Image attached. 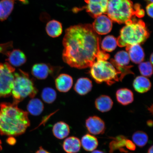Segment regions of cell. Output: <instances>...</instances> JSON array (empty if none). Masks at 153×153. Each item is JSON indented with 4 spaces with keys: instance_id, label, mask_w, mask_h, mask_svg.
I'll return each mask as SVG.
<instances>
[{
    "instance_id": "44dd1931",
    "label": "cell",
    "mask_w": 153,
    "mask_h": 153,
    "mask_svg": "<svg viewBox=\"0 0 153 153\" xmlns=\"http://www.w3.org/2000/svg\"><path fill=\"white\" fill-rule=\"evenodd\" d=\"M53 135L57 138L59 139H64L69 134V126L64 122H57L53 126Z\"/></svg>"
},
{
    "instance_id": "8d00e7d4",
    "label": "cell",
    "mask_w": 153,
    "mask_h": 153,
    "mask_svg": "<svg viewBox=\"0 0 153 153\" xmlns=\"http://www.w3.org/2000/svg\"><path fill=\"white\" fill-rule=\"evenodd\" d=\"M91 153H105V152L100 150H94Z\"/></svg>"
},
{
    "instance_id": "ffe728a7",
    "label": "cell",
    "mask_w": 153,
    "mask_h": 153,
    "mask_svg": "<svg viewBox=\"0 0 153 153\" xmlns=\"http://www.w3.org/2000/svg\"><path fill=\"white\" fill-rule=\"evenodd\" d=\"M45 29L47 33L50 37H57L62 33V25L59 21L53 20L48 23Z\"/></svg>"
},
{
    "instance_id": "9a60e30c",
    "label": "cell",
    "mask_w": 153,
    "mask_h": 153,
    "mask_svg": "<svg viewBox=\"0 0 153 153\" xmlns=\"http://www.w3.org/2000/svg\"><path fill=\"white\" fill-rule=\"evenodd\" d=\"M81 142L77 137H68L63 143V148L67 153H76L81 148Z\"/></svg>"
},
{
    "instance_id": "e575fe53",
    "label": "cell",
    "mask_w": 153,
    "mask_h": 153,
    "mask_svg": "<svg viewBox=\"0 0 153 153\" xmlns=\"http://www.w3.org/2000/svg\"><path fill=\"white\" fill-rule=\"evenodd\" d=\"M36 153H50L45 150L42 147H40L39 150L36 152Z\"/></svg>"
},
{
    "instance_id": "7402d4cb",
    "label": "cell",
    "mask_w": 153,
    "mask_h": 153,
    "mask_svg": "<svg viewBox=\"0 0 153 153\" xmlns=\"http://www.w3.org/2000/svg\"><path fill=\"white\" fill-rule=\"evenodd\" d=\"M117 99L118 102L123 105H127L132 102L134 101L133 94L127 88L120 89L117 91Z\"/></svg>"
},
{
    "instance_id": "3957f363",
    "label": "cell",
    "mask_w": 153,
    "mask_h": 153,
    "mask_svg": "<svg viewBox=\"0 0 153 153\" xmlns=\"http://www.w3.org/2000/svg\"><path fill=\"white\" fill-rule=\"evenodd\" d=\"M107 14L112 21L126 25L132 22L135 16L142 18L145 13L140 5H134L131 0H109Z\"/></svg>"
},
{
    "instance_id": "30bf717a",
    "label": "cell",
    "mask_w": 153,
    "mask_h": 153,
    "mask_svg": "<svg viewBox=\"0 0 153 153\" xmlns=\"http://www.w3.org/2000/svg\"><path fill=\"white\" fill-rule=\"evenodd\" d=\"M85 126L89 132L95 135L104 133L106 128L104 122L97 116L88 118L86 120Z\"/></svg>"
},
{
    "instance_id": "f546056e",
    "label": "cell",
    "mask_w": 153,
    "mask_h": 153,
    "mask_svg": "<svg viewBox=\"0 0 153 153\" xmlns=\"http://www.w3.org/2000/svg\"><path fill=\"white\" fill-rule=\"evenodd\" d=\"M139 70L141 74L144 76L150 77L153 73L152 64L150 62H141L139 66Z\"/></svg>"
},
{
    "instance_id": "ba28073f",
    "label": "cell",
    "mask_w": 153,
    "mask_h": 153,
    "mask_svg": "<svg viewBox=\"0 0 153 153\" xmlns=\"http://www.w3.org/2000/svg\"><path fill=\"white\" fill-rule=\"evenodd\" d=\"M109 0H85L87 5L85 8L86 11L95 18L102 15L107 14V7Z\"/></svg>"
},
{
    "instance_id": "603a6c76",
    "label": "cell",
    "mask_w": 153,
    "mask_h": 153,
    "mask_svg": "<svg viewBox=\"0 0 153 153\" xmlns=\"http://www.w3.org/2000/svg\"><path fill=\"white\" fill-rule=\"evenodd\" d=\"M81 142L83 148L87 152H93L98 145V141L97 137L89 134L84 135Z\"/></svg>"
},
{
    "instance_id": "cb8c5ba5",
    "label": "cell",
    "mask_w": 153,
    "mask_h": 153,
    "mask_svg": "<svg viewBox=\"0 0 153 153\" xmlns=\"http://www.w3.org/2000/svg\"><path fill=\"white\" fill-rule=\"evenodd\" d=\"M44 108V105L39 99L32 98L29 102L27 106L28 112L32 115L38 116L43 112Z\"/></svg>"
},
{
    "instance_id": "d6986e66",
    "label": "cell",
    "mask_w": 153,
    "mask_h": 153,
    "mask_svg": "<svg viewBox=\"0 0 153 153\" xmlns=\"http://www.w3.org/2000/svg\"><path fill=\"white\" fill-rule=\"evenodd\" d=\"M113 105V102L111 99L108 96H100L95 101L96 108L102 112L109 111L111 109Z\"/></svg>"
},
{
    "instance_id": "1f68e13d",
    "label": "cell",
    "mask_w": 153,
    "mask_h": 153,
    "mask_svg": "<svg viewBox=\"0 0 153 153\" xmlns=\"http://www.w3.org/2000/svg\"><path fill=\"white\" fill-rule=\"evenodd\" d=\"M125 146L130 150L134 151L136 149L135 143L129 139L126 140Z\"/></svg>"
},
{
    "instance_id": "9c48e42d",
    "label": "cell",
    "mask_w": 153,
    "mask_h": 153,
    "mask_svg": "<svg viewBox=\"0 0 153 153\" xmlns=\"http://www.w3.org/2000/svg\"><path fill=\"white\" fill-rule=\"evenodd\" d=\"M95 18L92 25L94 31L100 35L110 33L112 27L111 20L108 17L104 15H99Z\"/></svg>"
},
{
    "instance_id": "6da1fadb",
    "label": "cell",
    "mask_w": 153,
    "mask_h": 153,
    "mask_svg": "<svg viewBox=\"0 0 153 153\" xmlns=\"http://www.w3.org/2000/svg\"><path fill=\"white\" fill-rule=\"evenodd\" d=\"M97 33L90 24H79L67 28L62 41L64 62L79 69L91 67L101 51L100 37Z\"/></svg>"
},
{
    "instance_id": "5b68a950",
    "label": "cell",
    "mask_w": 153,
    "mask_h": 153,
    "mask_svg": "<svg viewBox=\"0 0 153 153\" xmlns=\"http://www.w3.org/2000/svg\"><path fill=\"white\" fill-rule=\"evenodd\" d=\"M19 70V72L14 73L11 91L13 102L17 105L27 97L33 98L38 91L29 74L21 70Z\"/></svg>"
},
{
    "instance_id": "7c38bea8",
    "label": "cell",
    "mask_w": 153,
    "mask_h": 153,
    "mask_svg": "<svg viewBox=\"0 0 153 153\" xmlns=\"http://www.w3.org/2000/svg\"><path fill=\"white\" fill-rule=\"evenodd\" d=\"M126 51L128 53L130 59L135 64H140L145 57V53L143 48L139 44L126 47Z\"/></svg>"
},
{
    "instance_id": "ac0fdd59",
    "label": "cell",
    "mask_w": 153,
    "mask_h": 153,
    "mask_svg": "<svg viewBox=\"0 0 153 153\" xmlns=\"http://www.w3.org/2000/svg\"><path fill=\"white\" fill-rule=\"evenodd\" d=\"M133 87L135 90L140 93H143L150 90L152 84L148 78L143 76H137L134 80Z\"/></svg>"
},
{
    "instance_id": "2e32d148",
    "label": "cell",
    "mask_w": 153,
    "mask_h": 153,
    "mask_svg": "<svg viewBox=\"0 0 153 153\" xmlns=\"http://www.w3.org/2000/svg\"><path fill=\"white\" fill-rule=\"evenodd\" d=\"M16 0H1L0 1V21L6 20L14 8Z\"/></svg>"
},
{
    "instance_id": "d4e9b609",
    "label": "cell",
    "mask_w": 153,
    "mask_h": 153,
    "mask_svg": "<svg viewBox=\"0 0 153 153\" xmlns=\"http://www.w3.org/2000/svg\"><path fill=\"white\" fill-rule=\"evenodd\" d=\"M117 45V40L114 36H106L101 43V48L103 51L112 52L114 50Z\"/></svg>"
},
{
    "instance_id": "8992f818",
    "label": "cell",
    "mask_w": 153,
    "mask_h": 153,
    "mask_svg": "<svg viewBox=\"0 0 153 153\" xmlns=\"http://www.w3.org/2000/svg\"><path fill=\"white\" fill-rule=\"evenodd\" d=\"M90 74L97 83L105 82L111 85L119 81L121 72L117 70L111 63L106 60L97 59L91 67Z\"/></svg>"
},
{
    "instance_id": "8fae6325",
    "label": "cell",
    "mask_w": 153,
    "mask_h": 153,
    "mask_svg": "<svg viewBox=\"0 0 153 153\" xmlns=\"http://www.w3.org/2000/svg\"><path fill=\"white\" fill-rule=\"evenodd\" d=\"M54 68L45 63L34 65L32 68V74L39 79H45L49 74H53Z\"/></svg>"
},
{
    "instance_id": "d590c367",
    "label": "cell",
    "mask_w": 153,
    "mask_h": 153,
    "mask_svg": "<svg viewBox=\"0 0 153 153\" xmlns=\"http://www.w3.org/2000/svg\"><path fill=\"white\" fill-rule=\"evenodd\" d=\"M147 125L150 127H152L153 126V121L152 120H149L147 122Z\"/></svg>"
},
{
    "instance_id": "277c9868",
    "label": "cell",
    "mask_w": 153,
    "mask_h": 153,
    "mask_svg": "<svg viewBox=\"0 0 153 153\" xmlns=\"http://www.w3.org/2000/svg\"><path fill=\"white\" fill-rule=\"evenodd\" d=\"M149 36V33L144 22L134 20L122 29L117 40L120 47L140 44L144 42Z\"/></svg>"
},
{
    "instance_id": "4fadbf2b",
    "label": "cell",
    "mask_w": 153,
    "mask_h": 153,
    "mask_svg": "<svg viewBox=\"0 0 153 153\" xmlns=\"http://www.w3.org/2000/svg\"><path fill=\"white\" fill-rule=\"evenodd\" d=\"M73 81L71 76L66 74H60L55 81L57 90L61 92L66 93L71 88Z\"/></svg>"
},
{
    "instance_id": "5bb4252c",
    "label": "cell",
    "mask_w": 153,
    "mask_h": 153,
    "mask_svg": "<svg viewBox=\"0 0 153 153\" xmlns=\"http://www.w3.org/2000/svg\"><path fill=\"white\" fill-rule=\"evenodd\" d=\"M7 56L8 59L7 61L12 66L20 67L25 64L27 61L25 55L19 49H14L9 51Z\"/></svg>"
},
{
    "instance_id": "4316f807",
    "label": "cell",
    "mask_w": 153,
    "mask_h": 153,
    "mask_svg": "<svg viewBox=\"0 0 153 153\" xmlns=\"http://www.w3.org/2000/svg\"><path fill=\"white\" fill-rule=\"evenodd\" d=\"M41 97L45 102L48 104H51L56 99V93L52 88H45L42 91Z\"/></svg>"
},
{
    "instance_id": "d6a6232c",
    "label": "cell",
    "mask_w": 153,
    "mask_h": 153,
    "mask_svg": "<svg viewBox=\"0 0 153 153\" xmlns=\"http://www.w3.org/2000/svg\"><path fill=\"white\" fill-rule=\"evenodd\" d=\"M153 3L149 4L146 7L147 14L151 18H153Z\"/></svg>"
},
{
    "instance_id": "60d3db41",
    "label": "cell",
    "mask_w": 153,
    "mask_h": 153,
    "mask_svg": "<svg viewBox=\"0 0 153 153\" xmlns=\"http://www.w3.org/2000/svg\"><path fill=\"white\" fill-rule=\"evenodd\" d=\"M2 150V146H1V140H0V151Z\"/></svg>"
},
{
    "instance_id": "74e56055",
    "label": "cell",
    "mask_w": 153,
    "mask_h": 153,
    "mask_svg": "<svg viewBox=\"0 0 153 153\" xmlns=\"http://www.w3.org/2000/svg\"><path fill=\"white\" fill-rule=\"evenodd\" d=\"M153 146H151L150 148L149 149L148 153H153Z\"/></svg>"
},
{
    "instance_id": "ab89813d",
    "label": "cell",
    "mask_w": 153,
    "mask_h": 153,
    "mask_svg": "<svg viewBox=\"0 0 153 153\" xmlns=\"http://www.w3.org/2000/svg\"><path fill=\"white\" fill-rule=\"evenodd\" d=\"M145 1L150 3H153V0H145Z\"/></svg>"
},
{
    "instance_id": "52a82bcc",
    "label": "cell",
    "mask_w": 153,
    "mask_h": 153,
    "mask_svg": "<svg viewBox=\"0 0 153 153\" xmlns=\"http://www.w3.org/2000/svg\"><path fill=\"white\" fill-rule=\"evenodd\" d=\"M15 68L8 62L0 63V97L11 94Z\"/></svg>"
},
{
    "instance_id": "4dcf8cb0",
    "label": "cell",
    "mask_w": 153,
    "mask_h": 153,
    "mask_svg": "<svg viewBox=\"0 0 153 153\" xmlns=\"http://www.w3.org/2000/svg\"><path fill=\"white\" fill-rule=\"evenodd\" d=\"M110 62L117 69V70L121 72V75L120 76V81H122V79L126 74H134L133 73L131 72V67H133L132 66H121L119 65L116 64L113 59H111Z\"/></svg>"
},
{
    "instance_id": "836d02e7",
    "label": "cell",
    "mask_w": 153,
    "mask_h": 153,
    "mask_svg": "<svg viewBox=\"0 0 153 153\" xmlns=\"http://www.w3.org/2000/svg\"><path fill=\"white\" fill-rule=\"evenodd\" d=\"M7 141L9 144L11 145H14L16 142V140L14 137H10L7 139Z\"/></svg>"
},
{
    "instance_id": "e0dca14e",
    "label": "cell",
    "mask_w": 153,
    "mask_h": 153,
    "mask_svg": "<svg viewBox=\"0 0 153 153\" xmlns=\"http://www.w3.org/2000/svg\"><path fill=\"white\" fill-rule=\"evenodd\" d=\"M92 83L91 80L87 78L78 79L74 87V90L78 94L83 95L91 91Z\"/></svg>"
},
{
    "instance_id": "b9f144b4",
    "label": "cell",
    "mask_w": 153,
    "mask_h": 153,
    "mask_svg": "<svg viewBox=\"0 0 153 153\" xmlns=\"http://www.w3.org/2000/svg\"><path fill=\"white\" fill-rule=\"evenodd\" d=\"M19 1L24 3H25L26 2V0H19Z\"/></svg>"
},
{
    "instance_id": "f35d334b",
    "label": "cell",
    "mask_w": 153,
    "mask_h": 153,
    "mask_svg": "<svg viewBox=\"0 0 153 153\" xmlns=\"http://www.w3.org/2000/svg\"><path fill=\"white\" fill-rule=\"evenodd\" d=\"M153 53H152V55H151L150 57V63L151 64H152V65L153 64Z\"/></svg>"
},
{
    "instance_id": "f1b7e54d",
    "label": "cell",
    "mask_w": 153,
    "mask_h": 153,
    "mask_svg": "<svg viewBox=\"0 0 153 153\" xmlns=\"http://www.w3.org/2000/svg\"><path fill=\"white\" fill-rule=\"evenodd\" d=\"M115 140L111 142L110 144V152L112 153L114 150L119 149L122 152H125L123 148L125 146L126 139L123 136H119L114 139Z\"/></svg>"
},
{
    "instance_id": "83f0119b",
    "label": "cell",
    "mask_w": 153,
    "mask_h": 153,
    "mask_svg": "<svg viewBox=\"0 0 153 153\" xmlns=\"http://www.w3.org/2000/svg\"><path fill=\"white\" fill-rule=\"evenodd\" d=\"M116 64L121 66H127L130 62L128 53L125 51H120L116 53L114 59Z\"/></svg>"
},
{
    "instance_id": "7a4b0ae2",
    "label": "cell",
    "mask_w": 153,
    "mask_h": 153,
    "mask_svg": "<svg viewBox=\"0 0 153 153\" xmlns=\"http://www.w3.org/2000/svg\"><path fill=\"white\" fill-rule=\"evenodd\" d=\"M0 134L18 136L25 133L30 124L28 113L13 102L0 105Z\"/></svg>"
},
{
    "instance_id": "484cf974",
    "label": "cell",
    "mask_w": 153,
    "mask_h": 153,
    "mask_svg": "<svg viewBox=\"0 0 153 153\" xmlns=\"http://www.w3.org/2000/svg\"><path fill=\"white\" fill-rule=\"evenodd\" d=\"M133 143L140 148H143L146 145L148 141V136L143 131H137L133 134L132 137Z\"/></svg>"
}]
</instances>
